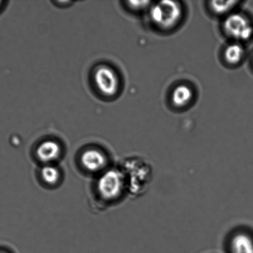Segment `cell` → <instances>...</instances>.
I'll return each mask as SVG.
<instances>
[{
	"label": "cell",
	"instance_id": "cell-1",
	"mask_svg": "<svg viewBox=\"0 0 253 253\" xmlns=\"http://www.w3.org/2000/svg\"><path fill=\"white\" fill-rule=\"evenodd\" d=\"M120 168L125 177L129 195L138 197L147 192L153 177V168L147 160L140 157L129 158Z\"/></svg>",
	"mask_w": 253,
	"mask_h": 253
},
{
	"label": "cell",
	"instance_id": "cell-2",
	"mask_svg": "<svg viewBox=\"0 0 253 253\" xmlns=\"http://www.w3.org/2000/svg\"><path fill=\"white\" fill-rule=\"evenodd\" d=\"M97 187L100 197L106 201L117 199L127 193L125 177L120 167L109 169L101 173Z\"/></svg>",
	"mask_w": 253,
	"mask_h": 253
},
{
	"label": "cell",
	"instance_id": "cell-3",
	"mask_svg": "<svg viewBox=\"0 0 253 253\" xmlns=\"http://www.w3.org/2000/svg\"><path fill=\"white\" fill-rule=\"evenodd\" d=\"M182 7L177 1H163L153 5L151 17L153 23L160 28H172L182 17Z\"/></svg>",
	"mask_w": 253,
	"mask_h": 253
},
{
	"label": "cell",
	"instance_id": "cell-4",
	"mask_svg": "<svg viewBox=\"0 0 253 253\" xmlns=\"http://www.w3.org/2000/svg\"><path fill=\"white\" fill-rule=\"evenodd\" d=\"M94 81L97 88L106 97H113L120 89V79L111 66L101 64L94 70Z\"/></svg>",
	"mask_w": 253,
	"mask_h": 253
},
{
	"label": "cell",
	"instance_id": "cell-5",
	"mask_svg": "<svg viewBox=\"0 0 253 253\" xmlns=\"http://www.w3.org/2000/svg\"><path fill=\"white\" fill-rule=\"evenodd\" d=\"M224 28L228 36L238 41H247L253 33L251 22L246 16L240 13L228 16L224 22Z\"/></svg>",
	"mask_w": 253,
	"mask_h": 253
},
{
	"label": "cell",
	"instance_id": "cell-6",
	"mask_svg": "<svg viewBox=\"0 0 253 253\" xmlns=\"http://www.w3.org/2000/svg\"><path fill=\"white\" fill-rule=\"evenodd\" d=\"M80 161L83 167L90 173H102L106 169L107 160L102 151L98 148L86 149L81 154Z\"/></svg>",
	"mask_w": 253,
	"mask_h": 253
},
{
	"label": "cell",
	"instance_id": "cell-7",
	"mask_svg": "<svg viewBox=\"0 0 253 253\" xmlns=\"http://www.w3.org/2000/svg\"><path fill=\"white\" fill-rule=\"evenodd\" d=\"M37 158L44 165H54L62 155L61 146L58 141L46 140L37 146L36 150Z\"/></svg>",
	"mask_w": 253,
	"mask_h": 253
},
{
	"label": "cell",
	"instance_id": "cell-8",
	"mask_svg": "<svg viewBox=\"0 0 253 253\" xmlns=\"http://www.w3.org/2000/svg\"><path fill=\"white\" fill-rule=\"evenodd\" d=\"M231 253H253V238L245 233L235 235L230 244Z\"/></svg>",
	"mask_w": 253,
	"mask_h": 253
},
{
	"label": "cell",
	"instance_id": "cell-9",
	"mask_svg": "<svg viewBox=\"0 0 253 253\" xmlns=\"http://www.w3.org/2000/svg\"><path fill=\"white\" fill-rule=\"evenodd\" d=\"M193 96V91L190 86L186 85L178 86L173 92V103L178 107H183L190 103Z\"/></svg>",
	"mask_w": 253,
	"mask_h": 253
},
{
	"label": "cell",
	"instance_id": "cell-10",
	"mask_svg": "<svg viewBox=\"0 0 253 253\" xmlns=\"http://www.w3.org/2000/svg\"><path fill=\"white\" fill-rule=\"evenodd\" d=\"M40 174L44 183L51 186L57 184L61 177L60 170L54 165H44L41 168Z\"/></svg>",
	"mask_w": 253,
	"mask_h": 253
},
{
	"label": "cell",
	"instance_id": "cell-11",
	"mask_svg": "<svg viewBox=\"0 0 253 253\" xmlns=\"http://www.w3.org/2000/svg\"><path fill=\"white\" fill-rule=\"evenodd\" d=\"M244 55V49L241 44L234 43L230 44L225 49L224 56L227 63L236 64L240 63Z\"/></svg>",
	"mask_w": 253,
	"mask_h": 253
},
{
	"label": "cell",
	"instance_id": "cell-12",
	"mask_svg": "<svg viewBox=\"0 0 253 253\" xmlns=\"http://www.w3.org/2000/svg\"><path fill=\"white\" fill-rule=\"evenodd\" d=\"M237 3V1H214L210 2V7L215 13L224 14L234 8Z\"/></svg>",
	"mask_w": 253,
	"mask_h": 253
},
{
	"label": "cell",
	"instance_id": "cell-13",
	"mask_svg": "<svg viewBox=\"0 0 253 253\" xmlns=\"http://www.w3.org/2000/svg\"><path fill=\"white\" fill-rule=\"evenodd\" d=\"M150 1H128V6L133 9H145L150 4Z\"/></svg>",
	"mask_w": 253,
	"mask_h": 253
},
{
	"label": "cell",
	"instance_id": "cell-14",
	"mask_svg": "<svg viewBox=\"0 0 253 253\" xmlns=\"http://www.w3.org/2000/svg\"><path fill=\"white\" fill-rule=\"evenodd\" d=\"M0 253H7L4 252H0Z\"/></svg>",
	"mask_w": 253,
	"mask_h": 253
},
{
	"label": "cell",
	"instance_id": "cell-15",
	"mask_svg": "<svg viewBox=\"0 0 253 253\" xmlns=\"http://www.w3.org/2000/svg\"><path fill=\"white\" fill-rule=\"evenodd\" d=\"M1 3V1H0V4ZM0 6H1V4H0Z\"/></svg>",
	"mask_w": 253,
	"mask_h": 253
}]
</instances>
